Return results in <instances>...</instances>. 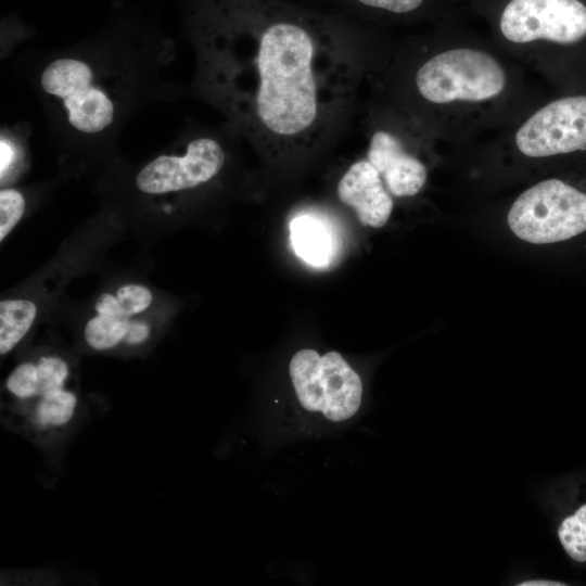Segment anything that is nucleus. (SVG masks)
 <instances>
[{
	"label": "nucleus",
	"instance_id": "nucleus-11",
	"mask_svg": "<svg viewBox=\"0 0 586 586\" xmlns=\"http://www.w3.org/2000/svg\"><path fill=\"white\" fill-rule=\"evenodd\" d=\"M346 8L371 21L434 22L456 21L468 0H339Z\"/></svg>",
	"mask_w": 586,
	"mask_h": 586
},
{
	"label": "nucleus",
	"instance_id": "nucleus-17",
	"mask_svg": "<svg viewBox=\"0 0 586 586\" xmlns=\"http://www.w3.org/2000/svg\"><path fill=\"white\" fill-rule=\"evenodd\" d=\"M30 136V126L25 123L1 127L0 180L2 187L22 171L28 155Z\"/></svg>",
	"mask_w": 586,
	"mask_h": 586
},
{
	"label": "nucleus",
	"instance_id": "nucleus-8",
	"mask_svg": "<svg viewBox=\"0 0 586 586\" xmlns=\"http://www.w3.org/2000/svg\"><path fill=\"white\" fill-rule=\"evenodd\" d=\"M517 151L546 158L586 149V95L552 100L531 112L511 135Z\"/></svg>",
	"mask_w": 586,
	"mask_h": 586
},
{
	"label": "nucleus",
	"instance_id": "nucleus-12",
	"mask_svg": "<svg viewBox=\"0 0 586 586\" xmlns=\"http://www.w3.org/2000/svg\"><path fill=\"white\" fill-rule=\"evenodd\" d=\"M69 378V364L56 354H46L16 365L7 377L4 388L25 407L47 392L66 387Z\"/></svg>",
	"mask_w": 586,
	"mask_h": 586
},
{
	"label": "nucleus",
	"instance_id": "nucleus-20",
	"mask_svg": "<svg viewBox=\"0 0 586 586\" xmlns=\"http://www.w3.org/2000/svg\"><path fill=\"white\" fill-rule=\"evenodd\" d=\"M27 208V196L22 189L4 186L0 190V241L10 234L23 218Z\"/></svg>",
	"mask_w": 586,
	"mask_h": 586
},
{
	"label": "nucleus",
	"instance_id": "nucleus-19",
	"mask_svg": "<svg viewBox=\"0 0 586 586\" xmlns=\"http://www.w3.org/2000/svg\"><path fill=\"white\" fill-rule=\"evenodd\" d=\"M558 537L571 559L586 562V504L562 520Z\"/></svg>",
	"mask_w": 586,
	"mask_h": 586
},
{
	"label": "nucleus",
	"instance_id": "nucleus-16",
	"mask_svg": "<svg viewBox=\"0 0 586 586\" xmlns=\"http://www.w3.org/2000/svg\"><path fill=\"white\" fill-rule=\"evenodd\" d=\"M153 292L141 283H125L114 292L100 294L93 305L94 314L135 318L143 315L153 304Z\"/></svg>",
	"mask_w": 586,
	"mask_h": 586
},
{
	"label": "nucleus",
	"instance_id": "nucleus-10",
	"mask_svg": "<svg viewBox=\"0 0 586 586\" xmlns=\"http://www.w3.org/2000/svg\"><path fill=\"white\" fill-rule=\"evenodd\" d=\"M342 203L354 209L361 225L381 228L393 211V196L367 158L353 163L336 188Z\"/></svg>",
	"mask_w": 586,
	"mask_h": 586
},
{
	"label": "nucleus",
	"instance_id": "nucleus-9",
	"mask_svg": "<svg viewBox=\"0 0 586 586\" xmlns=\"http://www.w3.org/2000/svg\"><path fill=\"white\" fill-rule=\"evenodd\" d=\"M366 158L379 173L392 196L418 194L428 179L425 165L412 154L404 135L393 126L378 125L369 133Z\"/></svg>",
	"mask_w": 586,
	"mask_h": 586
},
{
	"label": "nucleus",
	"instance_id": "nucleus-1",
	"mask_svg": "<svg viewBox=\"0 0 586 586\" xmlns=\"http://www.w3.org/2000/svg\"><path fill=\"white\" fill-rule=\"evenodd\" d=\"M187 89L273 156L335 137L364 71L360 28L285 0H181Z\"/></svg>",
	"mask_w": 586,
	"mask_h": 586
},
{
	"label": "nucleus",
	"instance_id": "nucleus-7",
	"mask_svg": "<svg viewBox=\"0 0 586 586\" xmlns=\"http://www.w3.org/2000/svg\"><path fill=\"white\" fill-rule=\"evenodd\" d=\"M289 370L296 397L306 410L319 411L333 422L345 421L358 411L361 380L337 352L320 356L314 349H301Z\"/></svg>",
	"mask_w": 586,
	"mask_h": 586
},
{
	"label": "nucleus",
	"instance_id": "nucleus-5",
	"mask_svg": "<svg viewBox=\"0 0 586 586\" xmlns=\"http://www.w3.org/2000/svg\"><path fill=\"white\" fill-rule=\"evenodd\" d=\"M468 7L485 18L498 44L523 56L586 39V0H468Z\"/></svg>",
	"mask_w": 586,
	"mask_h": 586
},
{
	"label": "nucleus",
	"instance_id": "nucleus-2",
	"mask_svg": "<svg viewBox=\"0 0 586 586\" xmlns=\"http://www.w3.org/2000/svg\"><path fill=\"white\" fill-rule=\"evenodd\" d=\"M174 60V40L154 22L117 10L90 37L29 52L18 67L41 106L48 137L62 154L110 161L135 115L183 94L167 77Z\"/></svg>",
	"mask_w": 586,
	"mask_h": 586
},
{
	"label": "nucleus",
	"instance_id": "nucleus-3",
	"mask_svg": "<svg viewBox=\"0 0 586 586\" xmlns=\"http://www.w3.org/2000/svg\"><path fill=\"white\" fill-rule=\"evenodd\" d=\"M454 23L425 38L431 48L410 62L403 79L404 110L419 123L489 117L515 89L510 65Z\"/></svg>",
	"mask_w": 586,
	"mask_h": 586
},
{
	"label": "nucleus",
	"instance_id": "nucleus-14",
	"mask_svg": "<svg viewBox=\"0 0 586 586\" xmlns=\"http://www.w3.org/2000/svg\"><path fill=\"white\" fill-rule=\"evenodd\" d=\"M291 243L295 253L313 266H324L334 252L328 226L311 215H300L290 224Z\"/></svg>",
	"mask_w": 586,
	"mask_h": 586
},
{
	"label": "nucleus",
	"instance_id": "nucleus-6",
	"mask_svg": "<svg viewBox=\"0 0 586 586\" xmlns=\"http://www.w3.org/2000/svg\"><path fill=\"white\" fill-rule=\"evenodd\" d=\"M511 231L534 244L555 243L586 231V193L550 178L523 191L508 213Z\"/></svg>",
	"mask_w": 586,
	"mask_h": 586
},
{
	"label": "nucleus",
	"instance_id": "nucleus-13",
	"mask_svg": "<svg viewBox=\"0 0 586 586\" xmlns=\"http://www.w3.org/2000/svg\"><path fill=\"white\" fill-rule=\"evenodd\" d=\"M23 417L38 432L64 428L72 422L78 409V396L69 387L47 392L25 406Z\"/></svg>",
	"mask_w": 586,
	"mask_h": 586
},
{
	"label": "nucleus",
	"instance_id": "nucleus-18",
	"mask_svg": "<svg viewBox=\"0 0 586 586\" xmlns=\"http://www.w3.org/2000/svg\"><path fill=\"white\" fill-rule=\"evenodd\" d=\"M132 318L94 314L84 328L86 344L95 352H109L124 345Z\"/></svg>",
	"mask_w": 586,
	"mask_h": 586
},
{
	"label": "nucleus",
	"instance_id": "nucleus-4",
	"mask_svg": "<svg viewBox=\"0 0 586 586\" xmlns=\"http://www.w3.org/2000/svg\"><path fill=\"white\" fill-rule=\"evenodd\" d=\"M240 137L227 123L219 128L189 125L174 142L132 170L131 194L169 215L174 201L212 183L228 163Z\"/></svg>",
	"mask_w": 586,
	"mask_h": 586
},
{
	"label": "nucleus",
	"instance_id": "nucleus-15",
	"mask_svg": "<svg viewBox=\"0 0 586 586\" xmlns=\"http://www.w3.org/2000/svg\"><path fill=\"white\" fill-rule=\"evenodd\" d=\"M38 315L37 304L29 298L13 297L0 302V354L12 352L30 331Z\"/></svg>",
	"mask_w": 586,
	"mask_h": 586
},
{
	"label": "nucleus",
	"instance_id": "nucleus-21",
	"mask_svg": "<svg viewBox=\"0 0 586 586\" xmlns=\"http://www.w3.org/2000/svg\"><path fill=\"white\" fill-rule=\"evenodd\" d=\"M151 333L152 326L150 322L140 318V316L135 317L131 319L124 345L128 347L143 345L150 339Z\"/></svg>",
	"mask_w": 586,
	"mask_h": 586
},
{
	"label": "nucleus",
	"instance_id": "nucleus-22",
	"mask_svg": "<svg viewBox=\"0 0 586 586\" xmlns=\"http://www.w3.org/2000/svg\"><path fill=\"white\" fill-rule=\"evenodd\" d=\"M521 586H562L563 583L553 581H527L520 584Z\"/></svg>",
	"mask_w": 586,
	"mask_h": 586
}]
</instances>
